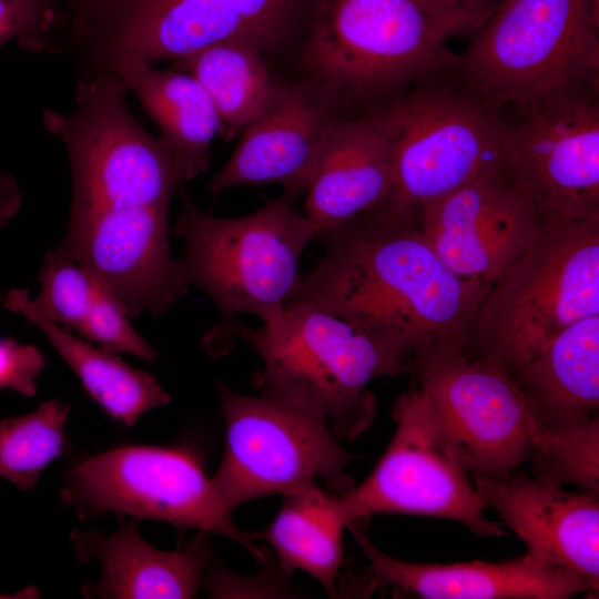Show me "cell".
Wrapping results in <instances>:
<instances>
[{
	"label": "cell",
	"mask_w": 599,
	"mask_h": 599,
	"mask_svg": "<svg viewBox=\"0 0 599 599\" xmlns=\"http://www.w3.org/2000/svg\"><path fill=\"white\" fill-rule=\"evenodd\" d=\"M317 237L324 254L303 277L296 300L347 321L407 367L427 353L470 348L491 285L454 273L417 220L373 215Z\"/></svg>",
	"instance_id": "obj_1"
},
{
	"label": "cell",
	"mask_w": 599,
	"mask_h": 599,
	"mask_svg": "<svg viewBox=\"0 0 599 599\" xmlns=\"http://www.w3.org/2000/svg\"><path fill=\"white\" fill-rule=\"evenodd\" d=\"M182 199L173 226L183 243L179 262L185 284L202 290L217 308L220 322L201 345L221 356L237 337L240 315L254 314L266 324L296 300L303 281L300 260L316 234L284 193L237 217L215 216L187 195Z\"/></svg>",
	"instance_id": "obj_2"
},
{
	"label": "cell",
	"mask_w": 599,
	"mask_h": 599,
	"mask_svg": "<svg viewBox=\"0 0 599 599\" xmlns=\"http://www.w3.org/2000/svg\"><path fill=\"white\" fill-rule=\"evenodd\" d=\"M491 11L435 0H317L304 61L331 94L372 98L454 70L446 42L474 32Z\"/></svg>",
	"instance_id": "obj_3"
},
{
	"label": "cell",
	"mask_w": 599,
	"mask_h": 599,
	"mask_svg": "<svg viewBox=\"0 0 599 599\" xmlns=\"http://www.w3.org/2000/svg\"><path fill=\"white\" fill-rule=\"evenodd\" d=\"M237 337L262 359L252 377L260 395L324 419L346 440L364 434L375 419L369 383L408 370L386 345L300 300L261 327L240 324Z\"/></svg>",
	"instance_id": "obj_4"
},
{
	"label": "cell",
	"mask_w": 599,
	"mask_h": 599,
	"mask_svg": "<svg viewBox=\"0 0 599 599\" xmlns=\"http://www.w3.org/2000/svg\"><path fill=\"white\" fill-rule=\"evenodd\" d=\"M454 71L501 114L598 91L599 14L590 0H499Z\"/></svg>",
	"instance_id": "obj_5"
},
{
	"label": "cell",
	"mask_w": 599,
	"mask_h": 599,
	"mask_svg": "<svg viewBox=\"0 0 599 599\" xmlns=\"http://www.w3.org/2000/svg\"><path fill=\"white\" fill-rule=\"evenodd\" d=\"M544 222L493 283L474 326L470 349L511 377L565 328L599 315V221Z\"/></svg>",
	"instance_id": "obj_6"
},
{
	"label": "cell",
	"mask_w": 599,
	"mask_h": 599,
	"mask_svg": "<svg viewBox=\"0 0 599 599\" xmlns=\"http://www.w3.org/2000/svg\"><path fill=\"white\" fill-rule=\"evenodd\" d=\"M376 113L393 187L373 215L416 219L423 206L502 166V114L459 84L423 80Z\"/></svg>",
	"instance_id": "obj_7"
},
{
	"label": "cell",
	"mask_w": 599,
	"mask_h": 599,
	"mask_svg": "<svg viewBox=\"0 0 599 599\" xmlns=\"http://www.w3.org/2000/svg\"><path fill=\"white\" fill-rule=\"evenodd\" d=\"M225 448L212 486L225 509L317 484L334 494L355 485L346 468L361 456L344 449L328 424L265 396L236 393L217 382Z\"/></svg>",
	"instance_id": "obj_8"
},
{
	"label": "cell",
	"mask_w": 599,
	"mask_h": 599,
	"mask_svg": "<svg viewBox=\"0 0 599 599\" xmlns=\"http://www.w3.org/2000/svg\"><path fill=\"white\" fill-rule=\"evenodd\" d=\"M125 93L112 73L80 83L71 113L42 112L45 130L63 142L69 154L71 206L169 210L183 184L161 141L129 111Z\"/></svg>",
	"instance_id": "obj_9"
},
{
	"label": "cell",
	"mask_w": 599,
	"mask_h": 599,
	"mask_svg": "<svg viewBox=\"0 0 599 599\" xmlns=\"http://www.w3.org/2000/svg\"><path fill=\"white\" fill-rule=\"evenodd\" d=\"M60 499L83 521L106 512L160 520L229 538L260 562L266 556L235 526L200 460L183 448L129 445L89 457L67 471Z\"/></svg>",
	"instance_id": "obj_10"
},
{
	"label": "cell",
	"mask_w": 599,
	"mask_h": 599,
	"mask_svg": "<svg viewBox=\"0 0 599 599\" xmlns=\"http://www.w3.org/2000/svg\"><path fill=\"white\" fill-rule=\"evenodd\" d=\"M395 434L372 474L339 495L349 522L377 514H405L454 520L483 537L505 535L485 517V502L441 433L418 385L392 407Z\"/></svg>",
	"instance_id": "obj_11"
},
{
	"label": "cell",
	"mask_w": 599,
	"mask_h": 599,
	"mask_svg": "<svg viewBox=\"0 0 599 599\" xmlns=\"http://www.w3.org/2000/svg\"><path fill=\"white\" fill-rule=\"evenodd\" d=\"M408 370L468 474L504 477L528 461L536 427L502 367L468 348L420 355Z\"/></svg>",
	"instance_id": "obj_12"
},
{
	"label": "cell",
	"mask_w": 599,
	"mask_h": 599,
	"mask_svg": "<svg viewBox=\"0 0 599 599\" xmlns=\"http://www.w3.org/2000/svg\"><path fill=\"white\" fill-rule=\"evenodd\" d=\"M507 114L502 167L542 220L599 221L598 91Z\"/></svg>",
	"instance_id": "obj_13"
},
{
	"label": "cell",
	"mask_w": 599,
	"mask_h": 599,
	"mask_svg": "<svg viewBox=\"0 0 599 599\" xmlns=\"http://www.w3.org/2000/svg\"><path fill=\"white\" fill-rule=\"evenodd\" d=\"M130 317L164 315L187 291L169 241V210L71 206L58 245Z\"/></svg>",
	"instance_id": "obj_14"
},
{
	"label": "cell",
	"mask_w": 599,
	"mask_h": 599,
	"mask_svg": "<svg viewBox=\"0 0 599 599\" xmlns=\"http://www.w3.org/2000/svg\"><path fill=\"white\" fill-rule=\"evenodd\" d=\"M416 220L454 273L489 285L539 240L545 224L502 166L423 206Z\"/></svg>",
	"instance_id": "obj_15"
},
{
	"label": "cell",
	"mask_w": 599,
	"mask_h": 599,
	"mask_svg": "<svg viewBox=\"0 0 599 599\" xmlns=\"http://www.w3.org/2000/svg\"><path fill=\"white\" fill-rule=\"evenodd\" d=\"M333 98L319 85L274 83L267 103L241 131L236 149L207 192L219 195L235 186L277 183L294 200L304 194L339 120Z\"/></svg>",
	"instance_id": "obj_16"
},
{
	"label": "cell",
	"mask_w": 599,
	"mask_h": 599,
	"mask_svg": "<svg viewBox=\"0 0 599 599\" xmlns=\"http://www.w3.org/2000/svg\"><path fill=\"white\" fill-rule=\"evenodd\" d=\"M486 508L526 545L527 552L580 576L599 589L598 493L568 491L562 485L514 470L508 476L470 477Z\"/></svg>",
	"instance_id": "obj_17"
},
{
	"label": "cell",
	"mask_w": 599,
	"mask_h": 599,
	"mask_svg": "<svg viewBox=\"0 0 599 599\" xmlns=\"http://www.w3.org/2000/svg\"><path fill=\"white\" fill-rule=\"evenodd\" d=\"M346 528L369 562L364 595L385 587L426 599H567L590 591L577 573L529 552L502 562L414 564L380 551L362 520Z\"/></svg>",
	"instance_id": "obj_18"
},
{
	"label": "cell",
	"mask_w": 599,
	"mask_h": 599,
	"mask_svg": "<svg viewBox=\"0 0 599 599\" xmlns=\"http://www.w3.org/2000/svg\"><path fill=\"white\" fill-rule=\"evenodd\" d=\"M204 531L182 548L161 550L145 541L140 519L131 518L110 536L92 528L69 536L81 564L97 560L100 578L81 588L84 598L186 599L195 598L212 549Z\"/></svg>",
	"instance_id": "obj_19"
},
{
	"label": "cell",
	"mask_w": 599,
	"mask_h": 599,
	"mask_svg": "<svg viewBox=\"0 0 599 599\" xmlns=\"http://www.w3.org/2000/svg\"><path fill=\"white\" fill-rule=\"evenodd\" d=\"M392 187L389 144L376 111L339 119L305 192L304 215L319 236L375 214Z\"/></svg>",
	"instance_id": "obj_20"
},
{
	"label": "cell",
	"mask_w": 599,
	"mask_h": 599,
	"mask_svg": "<svg viewBox=\"0 0 599 599\" xmlns=\"http://www.w3.org/2000/svg\"><path fill=\"white\" fill-rule=\"evenodd\" d=\"M512 378L538 432L564 430L598 416L599 315L565 328Z\"/></svg>",
	"instance_id": "obj_21"
},
{
	"label": "cell",
	"mask_w": 599,
	"mask_h": 599,
	"mask_svg": "<svg viewBox=\"0 0 599 599\" xmlns=\"http://www.w3.org/2000/svg\"><path fill=\"white\" fill-rule=\"evenodd\" d=\"M112 71L133 92L160 130L162 145L183 183L207 171L211 144L221 133L217 111L187 72L159 70L133 55L111 58Z\"/></svg>",
	"instance_id": "obj_22"
},
{
	"label": "cell",
	"mask_w": 599,
	"mask_h": 599,
	"mask_svg": "<svg viewBox=\"0 0 599 599\" xmlns=\"http://www.w3.org/2000/svg\"><path fill=\"white\" fill-rule=\"evenodd\" d=\"M0 302L42 331L89 396L112 418L132 427L146 412L170 404L171 396L154 376L50 319L32 304L28 290L11 288L0 295Z\"/></svg>",
	"instance_id": "obj_23"
},
{
	"label": "cell",
	"mask_w": 599,
	"mask_h": 599,
	"mask_svg": "<svg viewBox=\"0 0 599 599\" xmlns=\"http://www.w3.org/2000/svg\"><path fill=\"white\" fill-rule=\"evenodd\" d=\"M283 497L268 527L251 536L272 546L277 566L287 579L295 570H303L316 579L327 595L337 596L344 555L343 531L347 527L339 495L313 484Z\"/></svg>",
	"instance_id": "obj_24"
},
{
	"label": "cell",
	"mask_w": 599,
	"mask_h": 599,
	"mask_svg": "<svg viewBox=\"0 0 599 599\" xmlns=\"http://www.w3.org/2000/svg\"><path fill=\"white\" fill-rule=\"evenodd\" d=\"M262 51L250 41L226 40L175 62L211 98L225 139L234 138L255 119L271 97L274 82Z\"/></svg>",
	"instance_id": "obj_25"
},
{
	"label": "cell",
	"mask_w": 599,
	"mask_h": 599,
	"mask_svg": "<svg viewBox=\"0 0 599 599\" xmlns=\"http://www.w3.org/2000/svg\"><path fill=\"white\" fill-rule=\"evenodd\" d=\"M70 412L67 402L50 399L29 414L0 419V477L32 489L65 447Z\"/></svg>",
	"instance_id": "obj_26"
},
{
	"label": "cell",
	"mask_w": 599,
	"mask_h": 599,
	"mask_svg": "<svg viewBox=\"0 0 599 599\" xmlns=\"http://www.w3.org/2000/svg\"><path fill=\"white\" fill-rule=\"evenodd\" d=\"M528 461L536 477L598 493L599 417L564 430H536Z\"/></svg>",
	"instance_id": "obj_27"
},
{
	"label": "cell",
	"mask_w": 599,
	"mask_h": 599,
	"mask_svg": "<svg viewBox=\"0 0 599 599\" xmlns=\"http://www.w3.org/2000/svg\"><path fill=\"white\" fill-rule=\"evenodd\" d=\"M40 292L32 304L62 327L78 332L93 302L98 284L67 252L57 246L42 262Z\"/></svg>",
	"instance_id": "obj_28"
},
{
	"label": "cell",
	"mask_w": 599,
	"mask_h": 599,
	"mask_svg": "<svg viewBox=\"0 0 599 599\" xmlns=\"http://www.w3.org/2000/svg\"><path fill=\"white\" fill-rule=\"evenodd\" d=\"M130 318L121 304L98 284L90 309L77 333L115 354L126 353L154 363L160 354L134 329Z\"/></svg>",
	"instance_id": "obj_29"
},
{
	"label": "cell",
	"mask_w": 599,
	"mask_h": 599,
	"mask_svg": "<svg viewBox=\"0 0 599 599\" xmlns=\"http://www.w3.org/2000/svg\"><path fill=\"white\" fill-rule=\"evenodd\" d=\"M59 23L57 0H0V47L18 40L28 50H48V37Z\"/></svg>",
	"instance_id": "obj_30"
},
{
	"label": "cell",
	"mask_w": 599,
	"mask_h": 599,
	"mask_svg": "<svg viewBox=\"0 0 599 599\" xmlns=\"http://www.w3.org/2000/svg\"><path fill=\"white\" fill-rule=\"evenodd\" d=\"M44 364V356L37 347L0 337V389H11L27 397L34 396L37 378Z\"/></svg>",
	"instance_id": "obj_31"
},
{
	"label": "cell",
	"mask_w": 599,
	"mask_h": 599,
	"mask_svg": "<svg viewBox=\"0 0 599 599\" xmlns=\"http://www.w3.org/2000/svg\"><path fill=\"white\" fill-rule=\"evenodd\" d=\"M21 204L18 182L10 174H0V229L18 214Z\"/></svg>",
	"instance_id": "obj_32"
},
{
	"label": "cell",
	"mask_w": 599,
	"mask_h": 599,
	"mask_svg": "<svg viewBox=\"0 0 599 599\" xmlns=\"http://www.w3.org/2000/svg\"><path fill=\"white\" fill-rule=\"evenodd\" d=\"M444 8L464 11H491L499 0H435Z\"/></svg>",
	"instance_id": "obj_33"
},
{
	"label": "cell",
	"mask_w": 599,
	"mask_h": 599,
	"mask_svg": "<svg viewBox=\"0 0 599 599\" xmlns=\"http://www.w3.org/2000/svg\"><path fill=\"white\" fill-rule=\"evenodd\" d=\"M59 8H64L70 20L79 18L95 7L101 0H57Z\"/></svg>",
	"instance_id": "obj_34"
},
{
	"label": "cell",
	"mask_w": 599,
	"mask_h": 599,
	"mask_svg": "<svg viewBox=\"0 0 599 599\" xmlns=\"http://www.w3.org/2000/svg\"><path fill=\"white\" fill-rule=\"evenodd\" d=\"M39 596H40L39 590L35 587L30 586V587H27L26 589L17 592V593H12V595L0 593V599L38 598Z\"/></svg>",
	"instance_id": "obj_35"
},
{
	"label": "cell",
	"mask_w": 599,
	"mask_h": 599,
	"mask_svg": "<svg viewBox=\"0 0 599 599\" xmlns=\"http://www.w3.org/2000/svg\"><path fill=\"white\" fill-rule=\"evenodd\" d=\"M592 8L597 14H599V0H590Z\"/></svg>",
	"instance_id": "obj_36"
}]
</instances>
